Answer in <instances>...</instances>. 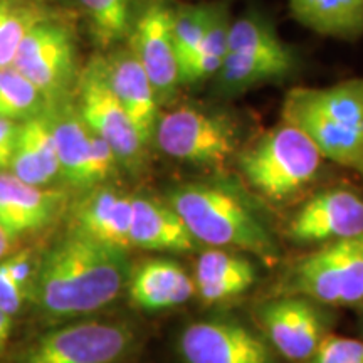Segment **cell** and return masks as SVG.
I'll use <instances>...</instances> for the list:
<instances>
[{
  "label": "cell",
  "mask_w": 363,
  "mask_h": 363,
  "mask_svg": "<svg viewBox=\"0 0 363 363\" xmlns=\"http://www.w3.org/2000/svg\"><path fill=\"white\" fill-rule=\"evenodd\" d=\"M130 272L123 249L71 230L40 257L30 294L44 315L72 320L116 301L126 289Z\"/></svg>",
  "instance_id": "obj_1"
},
{
  "label": "cell",
  "mask_w": 363,
  "mask_h": 363,
  "mask_svg": "<svg viewBox=\"0 0 363 363\" xmlns=\"http://www.w3.org/2000/svg\"><path fill=\"white\" fill-rule=\"evenodd\" d=\"M167 202L197 242L251 254L266 266L279 261V246L262 217L233 187L219 182H189L172 189Z\"/></svg>",
  "instance_id": "obj_2"
},
{
  "label": "cell",
  "mask_w": 363,
  "mask_h": 363,
  "mask_svg": "<svg viewBox=\"0 0 363 363\" xmlns=\"http://www.w3.org/2000/svg\"><path fill=\"white\" fill-rule=\"evenodd\" d=\"M281 121L301 130L321 157L363 180V78L289 89Z\"/></svg>",
  "instance_id": "obj_3"
},
{
  "label": "cell",
  "mask_w": 363,
  "mask_h": 363,
  "mask_svg": "<svg viewBox=\"0 0 363 363\" xmlns=\"http://www.w3.org/2000/svg\"><path fill=\"white\" fill-rule=\"evenodd\" d=\"M325 158L296 126L281 121L235 158L244 180L267 201L283 202L301 192L318 177Z\"/></svg>",
  "instance_id": "obj_4"
},
{
  "label": "cell",
  "mask_w": 363,
  "mask_h": 363,
  "mask_svg": "<svg viewBox=\"0 0 363 363\" xmlns=\"http://www.w3.org/2000/svg\"><path fill=\"white\" fill-rule=\"evenodd\" d=\"M296 51L259 13H244L230 22L227 52L214 76L217 96L233 98L257 86L288 78L298 67Z\"/></svg>",
  "instance_id": "obj_5"
},
{
  "label": "cell",
  "mask_w": 363,
  "mask_h": 363,
  "mask_svg": "<svg viewBox=\"0 0 363 363\" xmlns=\"http://www.w3.org/2000/svg\"><path fill=\"white\" fill-rule=\"evenodd\" d=\"M239 121L230 113L180 104L160 113L153 142L162 153L199 169L222 172L240 152Z\"/></svg>",
  "instance_id": "obj_6"
},
{
  "label": "cell",
  "mask_w": 363,
  "mask_h": 363,
  "mask_svg": "<svg viewBox=\"0 0 363 363\" xmlns=\"http://www.w3.org/2000/svg\"><path fill=\"white\" fill-rule=\"evenodd\" d=\"M278 296H301L323 306L363 303V233L318 246L279 284Z\"/></svg>",
  "instance_id": "obj_7"
},
{
  "label": "cell",
  "mask_w": 363,
  "mask_h": 363,
  "mask_svg": "<svg viewBox=\"0 0 363 363\" xmlns=\"http://www.w3.org/2000/svg\"><path fill=\"white\" fill-rule=\"evenodd\" d=\"M135 340V330L121 321L84 320L40 335L13 363H115Z\"/></svg>",
  "instance_id": "obj_8"
},
{
  "label": "cell",
  "mask_w": 363,
  "mask_h": 363,
  "mask_svg": "<svg viewBox=\"0 0 363 363\" xmlns=\"http://www.w3.org/2000/svg\"><path fill=\"white\" fill-rule=\"evenodd\" d=\"M76 108L86 126L113 148L120 165L131 170L143 165L148 147L113 93L103 56L91 57L79 74Z\"/></svg>",
  "instance_id": "obj_9"
},
{
  "label": "cell",
  "mask_w": 363,
  "mask_h": 363,
  "mask_svg": "<svg viewBox=\"0 0 363 363\" xmlns=\"http://www.w3.org/2000/svg\"><path fill=\"white\" fill-rule=\"evenodd\" d=\"M172 21L174 6L170 0H145L142 7L136 9L126 39V48L147 72L162 106L175 98L182 86Z\"/></svg>",
  "instance_id": "obj_10"
},
{
  "label": "cell",
  "mask_w": 363,
  "mask_h": 363,
  "mask_svg": "<svg viewBox=\"0 0 363 363\" xmlns=\"http://www.w3.org/2000/svg\"><path fill=\"white\" fill-rule=\"evenodd\" d=\"M262 337L281 357L308 362L330 333L333 318L323 305L301 296H276L257 308Z\"/></svg>",
  "instance_id": "obj_11"
},
{
  "label": "cell",
  "mask_w": 363,
  "mask_h": 363,
  "mask_svg": "<svg viewBox=\"0 0 363 363\" xmlns=\"http://www.w3.org/2000/svg\"><path fill=\"white\" fill-rule=\"evenodd\" d=\"M12 66L54 103L74 79L76 40L57 16L40 22L22 39Z\"/></svg>",
  "instance_id": "obj_12"
},
{
  "label": "cell",
  "mask_w": 363,
  "mask_h": 363,
  "mask_svg": "<svg viewBox=\"0 0 363 363\" xmlns=\"http://www.w3.org/2000/svg\"><path fill=\"white\" fill-rule=\"evenodd\" d=\"M185 363H278L262 335L235 320H201L180 335Z\"/></svg>",
  "instance_id": "obj_13"
},
{
  "label": "cell",
  "mask_w": 363,
  "mask_h": 363,
  "mask_svg": "<svg viewBox=\"0 0 363 363\" xmlns=\"http://www.w3.org/2000/svg\"><path fill=\"white\" fill-rule=\"evenodd\" d=\"M363 233V195L347 187L316 192L294 212L288 235L299 246H323Z\"/></svg>",
  "instance_id": "obj_14"
},
{
  "label": "cell",
  "mask_w": 363,
  "mask_h": 363,
  "mask_svg": "<svg viewBox=\"0 0 363 363\" xmlns=\"http://www.w3.org/2000/svg\"><path fill=\"white\" fill-rule=\"evenodd\" d=\"M103 57L113 93L123 106L142 142L150 147L162 113V104L152 81L128 48L116 49L110 56Z\"/></svg>",
  "instance_id": "obj_15"
},
{
  "label": "cell",
  "mask_w": 363,
  "mask_h": 363,
  "mask_svg": "<svg viewBox=\"0 0 363 363\" xmlns=\"http://www.w3.org/2000/svg\"><path fill=\"white\" fill-rule=\"evenodd\" d=\"M66 195L61 190L35 187L2 172L0 174V229L9 239L35 233L54 220Z\"/></svg>",
  "instance_id": "obj_16"
},
{
  "label": "cell",
  "mask_w": 363,
  "mask_h": 363,
  "mask_svg": "<svg viewBox=\"0 0 363 363\" xmlns=\"http://www.w3.org/2000/svg\"><path fill=\"white\" fill-rule=\"evenodd\" d=\"M126 291L131 303L145 311H165L195 296L194 278L169 257H153L131 267Z\"/></svg>",
  "instance_id": "obj_17"
},
{
  "label": "cell",
  "mask_w": 363,
  "mask_h": 363,
  "mask_svg": "<svg viewBox=\"0 0 363 363\" xmlns=\"http://www.w3.org/2000/svg\"><path fill=\"white\" fill-rule=\"evenodd\" d=\"M256 281V264L242 252L211 247L195 264V296L206 305L233 301L247 293Z\"/></svg>",
  "instance_id": "obj_18"
},
{
  "label": "cell",
  "mask_w": 363,
  "mask_h": 363,
  "mask_svg": "<svg viewBox=\"0 0 363 363\" xmlns=\"http://www.w3.org/2000/svg\"><path fill=\"white\" fill-rule=\"evenodd\" d=\"M133 197L113 189H91L74 211L76 233L106 244V246L128 251Z\"/></svg>",
  "instance_id": "obj_19"
},
{
  "label": "cell",
  "mask_w": 363,
  "mask_h": 363,
  "mask_svg": "<svg viewBox=\"0 0 363 363\" xmlns=\"http://www.w3.org/2000/svg\"><path fill=\"white\" fill-rule=\"evenodd\" d=\"M130 242L145 251L169 254L192 252L199 244L169 202L150 197H133Z\"/></svg>",
  "instance_id": "obj_20"
},
{
  "label": "cell",
  "mask_w": 363,
  "mask_h": 363,
  "mask_svg": "<svg viewBox=\"0 0 363 363\" xmlns=\"http://www.w3.org/2000/svg\"><path fill=\"white\" fill-rule=\"evenodd\" d=\"M11 174L35 187H45L59 177V162L51 116L40 113L22 121L11 160Z\"/></svg>",
  "instance_id": "obj_21"
},
{
  "label": "cell",
  "mask_w": 363,
  "mask_h": 363,
  "mask_svg": "<svg viewBox=\"0 0 363 363\" xmlns=\"http://www.w3.org/2000/svg\"><path fill=\"white\" fill-rule=\"evenodd\" d=\"M49 116L56 142L59 177L76 189H93V133L86 126L76 104L69 101L59 104Z\"/></svg>",
  "instance_id": "obj_22"
},
{
  "label": "cell",
  "mask_w": 363,
  "mask_h": 363,
  "mask_svg": "<svg viewBox=\"0 0 363 363\" xmlns=\"http://www.w3.org/2000/svg\"><path fill=\"white\" fill-rule=\"evenodd\" d=\"M289 9L299 24L325 38L363 35V0H289Z\"/></svg>",
  "instance_id": "obj_23"
},
{
  "label": "cell",
  "mask_w": 363,
  "mask_h": 363,
  "mask_svg": "<svg viewBox=\"0 0 363 363\" xmlns=\"http://www.w3.org/2000/svg\"><path fill=\"white\" fill-rule=\"evenodd\" d=\"M230 16L227 4H216L211 24L203 35L202 43L195 52L180 67L182 86H195L207 79H214L224 62L229 39Z\"/></svg>",
  "instance_id": "obj_24"
},
{
  "label": "cell",
  "mask_w": 363,
  "mask_h": 363,
  "mask_svg": "<svg viewBox=\"0 0 363 363\" xmlns=\"http://www.w3.org/2000/svg\"><path fill=\"white\" fill-rule=\"evenodd\" d=\"M51 17L56 13L39 0H0V67L12 66L22 39Z\"/></svg>",
  "instance_id": "obj_25"
},
{
  "label": "cell",
  "mask_w": 363,
  "mask_h": 363,
  "mask_svg": "<svg viewBox=\"0 0 363 363\" xmlns=\"http://www.w3.org/2000/svg\"><path fill=\"white\" fill-rule=\"evenodd\" d=\"M93 40L103 51L128 39L135 21L133 0H79Z\"/></svg>",
  "instance_id": "obj_26"
},
{
  "label": "cell",
  "mask_w": 363,
  "mask_h": 363,
  "mask_svg": "<svg viewBox=\"0 0 363 363\" xmlns=\"http://www.w3.org/2000/svg\"><path fill=\"white\" fill-rule=\"evenodd\" d=\"M51 101L34 83L13 66L0 67V118L9 121L29 120L45 111Z\"/></svg>",
  "instance_id": "obj_27"
},
{
  "label": "cell",
  "mask_w": 363,
  "mask_h": 363,
  "mask_svg": "<svg viewBox=\"0 0 363 363\" xmlns=\"http://www.w3.org/2000/svg\"><path fill=\"white\" fill-rule=\"evenodd\" d=\"M216 4H201V6H174V21H172V33L179 65L184 62L195 52L199 44L202 43L207 27L211 24Z\"/></svg>",
  "instance_id": "obj_28"
},
{
  "label": "cell",
  "mask_w": 363,
  "mask_h": 363,
  "mask_svg": "<svg viewBox=\"0 0 363 363\" xmlns=\"http://www.w3.org/2000/svg\"><path fill=\"white\" fill-rule=\"evenodd\" d=\"M306 363H363V338L328 333Z\"/></svg>",
  "instance_id": "obj_29"
},
{
  "label": "cell",
  "mask_w": 363,
  "mask_h": 363,
  "mask_svg": "<svg viewBox=\"0 0 363 363\" xmlns=\"http://www.w3.org/2000/svg\"><path fill=\"white\" fill-rule=\"evenodd\" d=\"M4 262H6L7 276L11 278L12 283L26 293L27 288L33 284L34 272H35V264L33 261V256H30V252L22 251Z\"/></svg>",
  "instance_id": "obj_30"
},
{
  "label": "cell",
  "mask_w": 363,
  "mask_h": 363,
  "mask_svg": "<svg viewBox=\"0 0 363 363\" xmlns=\"http://www.w3.org/2000/svg\"><path fill=\"white\" fill-rule=\"evenodd\" d=\"M26 293L21 288H17L7 276L6 262H0V310L6 311L9 316L17 315L21 310L22 299Z\"/></svg>",
  "instance_id": "obj_31"
},
{
  "label": "cell",
  "mask_w": 363,
  "mask_h": 363,
  "mask_svg": "<svg viewBox=\"0 0 363 363\" xmlns=\"http://www.w3.org/2000/svg\"><path fill=\"white\" fill-rule=\"evenodd\" d=\"M17 131H19V125L16 121L0 118V174L6 172L11 165L17 142Z\"/></svg>",
  "instance_id": "obj_32"
},
{
  "label": "cell",
  "mask_w": 363,
  "mask_h": 363,
  "mask_svg": "<svg viewBox=\"0 0 363 363\" xmlns=\"http://www.w3.org/2000/svg\"><path fill=\"white\" fill-rule=\"evenodd\" d=\"M9 242H11V239H9L7 234L0 229V259H2V257L6 256V252L9 251Z\"/></svg>",
  "instance_id": "obj_33"
},
{
  "label": "cell",
  "mask_w": 363,
  "mask_h": 363,
  "mask_svg": "<svg viewBox=\"0 0 363 363\" xmlns=\"http://www.w3.org/2000/svg\"><path fill=\"white\" fill-rule=\"evenodd\" d=\"M360 328H362V335H363V318H362V321H360Z\"/></svg>",
  "instance_id": "obj_34"
}]
</instances>
